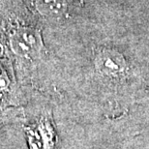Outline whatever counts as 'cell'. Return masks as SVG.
<instances>
[{"label": "cell", "instance_id": "cell-1", "mask_svg": "<svg viewBox=\"0 0 149 149\" xmlns=\"http://www.w3.org/2000/svg\"><path fill=\"white\" fill-rule=\"evenodd\" d=\"M9 43L15 54L28 60L38 57L43 49L40 32L33 28L20 27L14 30L10 35Z\"/></svg>", "mask_w": 149, "mask_h": 149}, {"label": "cell", "instance_id": "cell-2", "mask_svg": "<svg viewBox=\"0 0 149 149\" xmlns=\"http://www.w3.org/2000/svg\"><path fill=\"white\" fill-rule=\"evenodd\" d=\"M29 149H49L52 143V130L49 121L40 119L24 128Z\"/></svg>", "mask_w": 149, "mask_h": 149}, {"label": "cell", "instance_id": "cell-3", "mask_svg": "<svg viewBox=\"0 0 149 149\" xmlns=\"http://www.w3.org/2000/svg\"><path fill=\"white\" fill-rule=\"evenodd\" d=\"M96 68L100 73L106 76L116 77L124 74L126 64L123 57L113 50L105 49L98 54L96 58Z\"/></svg>", "mask_w": 149, "mask_h": 149}, {"label": "cell", "instance_id": "cell-4", "mask_svg": "<svg viewBox=\"0 0 149 149\" xmlns=\"http://www.w3.org/2000/svg\"><path fill=\"white\" fill-rule=\"evenodd\" d=\"M39 13L49 17H62L70 8L69 0H35Z\"/></svg>", "mask_w": 149, "mask_h": 149}, {"label": "cell", "instance_id": "cell-5", "mask_svg": "<svg viewBox=\"0 0 149 149\" xmlns=\"http://www.w3.org/2000/svg\"><path fill=\"white\" fill-rule=\"evenodd\" d=\"M15 104H17V101L13 97L12 79L6 68L0 62V107L5 108Z\"/></svg>", "mask_w": 149, "mask_h": 149}]
</instances>
